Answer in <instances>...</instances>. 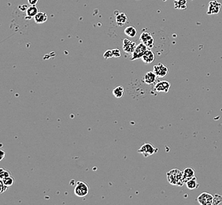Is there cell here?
Instances as JSON below:
<instances>
[{
  "mask_svg": "<svg viewBox=\"0 0 222 205\" xmlns=\"http://www.w3.org/2000/svg\"><path fill=\"white\" fill-rule=\"evenodd\" d=\"M39 12V8L36 7V6H30L27 8L26 10L27 18H34Z\"/></svg>",
  "mask_w": 222,
  "mask_h": 205,
  "instance_id": "cell-15",
  "label": "cell"
},
{
  "mask_svg": "<svg viewBox=\"0 0 222 205\" xmlns=\"http://www.w3.org/2000/svg\"><path fill=\"white\" fill-rule=\"evenodd\" d=\"M33 18L36 23L43 24L47 21V14L44 12H39Z\"/></svg>",
  "mask_w": 222,
  "mask_h": 205,
  "instance_id": "cell-14",
  "label": "cell"
},
{
  "mask_svg": "<svg viewBox=\"0 0 222 205\" xmlns=\"http://www.w3.org/2000/svg\"><path fill=\"white\" fill-rule=\"evenodd\" d=\"M157 77H158V76L155 74V72L150 71L144 74L143 78V81L145 84L151 85V84H153L156 81Z\"/></svg>",
  "mask_w": 222,
  "mask_h": 205,
  "instance_id": "cell-11",
  "label": "cell"
},
{
  "mask_svg": "<svg viewBox=\"0 0 222 205\" xmlns=\"http://www.w3.org/2000/svg\"><path fill=\"white\" fill-rule=\"evenodd\" d=\"M175 1H176V0H175Z\"/></svg>",
  "mask_w": 222,
  "mask_h": 205,
  "instance_id": "cell-29",
  "label": "cell"
},
{
  "mask_svg": "<svg viewBox=\"0 0 222 205\" xmlns=\"http://www.w3.org/2000/svg\"><path fill=\"white\" fill-rule=\"evenodd\" d=\"M39 0H28L29 3L30 4V6H36V3L38 2Z\"/></svg>",
  "mask_w": 222,
  "mask_h": 205,
  "instance_id": "cell-27",
  "label": "cell"
},
{
  "mask_svg": "<svg viewBox=\"0 0 222 205\" xmlns=\"http://www.w3.org/2000/svg\"><path fill=\"white\" fill-rule=\"evenodd\" d=\"M185 184H186V186H187V187H188V189H191V190H192V189H197V188H199V182H198L197 178H196V177H195V178H193L188 180Z\"/></svg>",
  "mask_w": 222,
  "mask_h": 205,
  "instance_id": "cell-16",
  "label": "cell"
},
{
  "mask_svg": "<svg viewBox=\"0 0 222 205\" xmlns=\"http://www.w3.org/2000/svg\"><path fill=\"white\" fill-rule=\"evenodd\" d=\"M0 187H1V190H0V193H4V191H6V189H8V186H6L5 185V184L3 183V182H2V180H1L0 179Z\"/></svg>",
  "mask_w": 222,
  "mask_h": 205,
  "instance_id": "cell-25",
  "label": "cell"
},
{
  "mask_svg": "<svg viewBox=\"0 0 222 205\" xmlns=\"http://www.w3.org/2000/svg\"><path fill=\"white\" fill-rule=\"evenodd\" d=\"M197 200L202 205H212L213 203V196L209 193H203L198 196Z\"/></svg>",
  "mask_w": 222,
  "mask_h": 205,
  "instance_id": "cell-6",
  "label": "cell"
},
{
  "mask_svg": "<svg viewBox=\"0 0 222 205\" xmlns=\"http://www.w3.org/2000/svg\"><path fill=\"white\" fill-rule=\"evenodd\" d=\"M155 55L154 52L151 50H147V51L145 52V54L143 55V56L142 57V60L143 63H152L155 61Z\"/></svg>",
  "mask_w": 222,
  "mask_h": 205,
  "instance_id": "cell-13",
  "label": "cell"
},
{
  "mask_svg": "<svg viewBox=\"0 0 222 205\" xmlns=\"http://www.w3.org/2000/svg\"><path fill=\"white\" fill-rule=\"evenodd\" d=\"M147 50V47L143 43L141 42L139 44H138L135 47V51H133V53L131 54V60L134 61L135 59H142V57L143 56V55L145 54V52Z\"/></svg>",
  "mask_w": 222,
  "mask_h": 205,
  "instance_id": "cell-4",
  "label": "cell"
},
{
  "mask_svg": "<svg viewBox=\"0 0 222 205\" xmlns=\"http://www.w3.org/2000/svg\"><path fill=\"white\" fill-rule=\"evenodd\" d=\"M136 46L137 45L133 41H131L128 39H124L123 40V50L125 53L128 54V55L133 53Z\"/></svg>",
  "mask_w": 222,
  "mask_h": 205,
  "instance_id": "cell-10",
  "label": "cell"
},
{
  "mask_svg": "<svg viewBox=\"0 0 222 205\" xmlns=\"http://www.w3.org/2000/svg\"><path fill=\"white\" fill-rule=\"evenodd\" d=\"M222 203V196L219 194H216L213 196V205H217Z\"/></svg>",
  "mask_w": 222,
  "mask_h": 205,
  "instance_id": "cell-23",
  "label": "cell"
},
{
  "mask_svg": "<svg viewBox=\"0 0 222 205\" xmlns=\"http://www.w3.org/2000/svg\"><path fill=\"white\" fill-rule=\"evenodd\" d=\"M183 177L184 183H186L188 181L196 177V172L192 167H187L185 168L184 170L183 171Z\"/></svg>",
  "mask_w": 222,
  "mask_h": 205,
  "instance_id": "cell-12",
  "label": "cell"
},
{
  "mask_svg": "<svg viewBox=\"0 0 222 205\" xmlns=\"http://www.w3.org/2000/svg\"><path fill=\"white\" fill-rule=\"evenodd\" d=\"M127 16L124 13H120L119 14H117L116 17V22H117V25L119 26H122L124 24L126 23L127 22Z\"/></svg>",
  "mask_w": 222,
  "mask_h": 205,
  "instance_id": "cell-17",
  "label": "cell"
},
{
  "mask_svg": "<svg viewBox=\"0 0 222 205\" xmlns=\"http://www.w3.org/2000/svg\"><path fill=\"white\" fill-rule=\"evenodd\" d=\"M89 193V186L85 182L78 181L74 188V194L78 197H84Z\"/></svg>",
  "mask_w": 222,
  "mask_h": 205,
  "instance_id": "cell-2",
  "label": "cell"
},
{
  "mask_svg": "<svg viewBox=\"0 0 222 205\" xmlns=\"http://www.w3.org/2000/svg\"><path fill=\"white\" fill-rule=\"evenodd\" d=\"M0 153H1V158H0V160H2V159H4V157H5L6 153L2 149L0 150Z\"/></svg>",
  "mask_w": 222,
  "mask_h": 205,
  "instance_id": "cell-28",
  "label": "cell"
},
{
  "mask_svg": "<svg viewBox=\"0 0 222 205\" xmlns=\"http://www.w3.org/2000/svg\"><path fill=\"white\" fill-rule=\"evenodd\" d=\"M140 41L142 43L147 46V47L149 49L153 48L155 45V40H154L153 36H151V34L148 32H143L140 35Z\"/></svg>",
  "mask_w": 222,
  "mask_h": 205,
  "instance_id": "cell-5",
  "label": "cell"
},
{
  "mask_svg": "<svg viewBox=\"0 0 222 205\" xmlns=\"http://www.w3.org/2000/svg\"><path fill=\"white\" fill-rule=\"evenodd\" d=\"M10 176V173L9 171L4 170V169H2V168L0 169V179H1V180H3L4 178Z\"/></svg>",
  "mask_w": 222,
  "mask_h": 205,
  "instance_id": "cell-22",
  "label": "cell"
},
{
  "mask_svg": "<svg viewBox=\"0 0 222 205\" xmlns=\"http://www.w3.org/2000/svg\"><path fill=\"white\" fill-rule=\"evenodd\" d=\"M2 182H3V183L5 184L6 186H8V187H10V186H11L14 185L15 180H14V178H13V177L10 176V177H7V178H4L3 180H2Z\"/></svg>",
  "mask_w": 222,
  "mask_h": 205,
  "instance_id": "cell-21",
  "label": "cell"
},
{
  "mask_svg": "<svg viewBox=\"0 0 222 205\" xmlns=\"http://www.w3.org/2000/svg\"><path fill=\"white\" fill-rule=\"evenodd\" d=\"M124 88H123V87H121V86H118V87L115 88L113 90V95H114L117 99L121 98V97L124 96Z\"/></svg>",
  "mask_w": 222,
  "mask_h": 205,
  "instance_id": "cell-20",
  "label": "cell"
},
{
  "mask_svg": "<svg viewBox=\"0 0 222 205\" xmlns=\"http://www.w3.org/2000/svg\"><path fill=\"white\" fill-rule=\"evenodd\" d=\"M124 34L129 37H135L137 34V30L134 26H128L124 29Z\"/></svg>",
  "mask_w": 222,
  "mask_h": 205,
  "instance_id": "cell-18",
  "label": "cell"
},
{
  "mask_svg": "<svg viewBox=\"0 0 222 205\" xmlns=\"http://www.w3.org/2000/svg\"><path fill=\"white\" fill-rule=\"evenodd\" d=\"M114 56V54H113V51L112 50H107L104 52L103 54V57L104 59H110V58H112Z\"/></svg>",
  "mask_w": 222,
  "mask_h": 205,
  "instance_id": "cell-24",
  "label": "cell"
},
{
  "mask_svg": "<svg viewBox=\"0 0 222 205\" xmlns=\"http://www.w3.org/2000/svg\"><path fill=\"white\" fill-rule=\"evenodd\" d=\"M112 51H113V54H114V57H115V58L121 57V51H120L119 49L115 48Z\"/></svg>",
  "mask_w": 222,
  "mask_h": 205,
  "instance_id": "cell-26",
  "label": "cell"
},
{
  "mask_svg": "<svg viewBox=\"0 0 222 205\" xmlns=\"http://www.w3.org/2000/svg\"><path fill=\"white\" fill-rule=\"evenodd\" d=\"M220 7H221V4L219 2L213 0V1H210L209 2V7H208L207 14L208 15H213V14H217L220 12Z\"/></svg>",
  "mask_w": 222,
  "mask_h": 205,
  "instance_id": "cell-9",
  "label": "cell"
},
{
  "mask_svg": "<svg viewBox=\"0 0 222 205\" xmlns=\"http://www.w3.org/2000/svg\"><path fill=\"white\" fill-rule=\"evenodd\" d=\"M171 84L167 80H161L155 85V90L157 92L167 93L169 91Z\"/></svg>",
  "mask_w": 222,
  "mask_h": 205,
  "instance_id": "cell-7",
  "label": "cell"
},
{
  "mask_svg": "<svg viewBox=\"0 0 222 205\" xmlns=\"http://www.w3.org/2000/svg\"><path fill=\"white\" fill-rule=\"evenodd\" d=\"M174 7L176 10H185L187 8V0H176Z\"/></svg>",
  "mask_w": 222,
  "mask_h": 205,
  "instance_id": "cell-19",
  "label": "cell"
},
{
  "mask_svg": "<svg viewBox=\"0 0 222 205\" xmlns=\"http://www.w3.org/2000/svg\"><path fill=\"white\" fill-rule=\"evenodd\" d=\"M167 180L169 184L175 186H182L184 183L183 172L178 169H172L166 174Z\"/></svg>",
  "mask_w": 222,
  "mask_h": 205,
  "instance_id": "cell-1",
  "label": "cell"
},
{
  "mask_svg": "<svg viewBox=\"0 0 222 205\" xmlns=\"http://www.w3.org/2000/svg\"><path fill=\"white\" fill-rule=\"evenodd\" d=\"M158 151V148H155L153 145H151L150 143H145L138 150V152L142 154L144 157H148L150 155H152L155 153H156Z\"/></svg>",
  "mask_w": 222,
  "mask_h": 205,
  "instance_id": "cell-3",
  "label": "cell"
},
{
  "mask_svg": "<svg viewBox=\"0 0 222 205\" xmlns=\"http://www.w3.org/2000/svg\"><path fill=\"white\" fill-rule=\"evenodd\" d=\"M153 71L158 76V77H163L167 75L169 70H168V67L165 65L162 64V63H159V64L155 65L154 66Z\"/></svg>",
  "mask_w": 222,
  "mask_h": 205,
  "instance_id": "cell-8",
  "label": "cell"
}]
</instances>
